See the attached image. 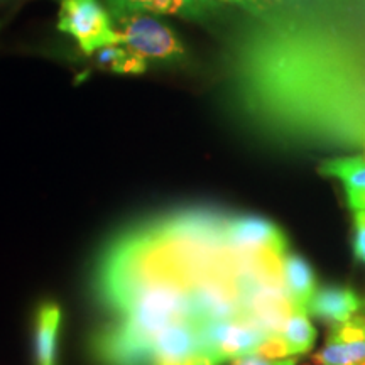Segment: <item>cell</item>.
Wrapping results in <instances>:
<instances>
[{
    "label": "cell",
    "mask_w": 365,
    "mask_h": 365,
    "mask_svg": "<svg viewBox=\"0 0 365 365\" xmlns=\"http://www.w3.org/2000/svg\"><path fill=\"white\" fill-rule=\"evenodd\" d=\"M93 56L98 68L118 75H143L149 70V61L124 44L105 46Z\"/></svg>",
    "instance_id": "15"
},
{
    "label": "cell",
    "mask_w": 365,
    "mask_h": 365,
    "mask_svg": "<svg viewBox=\"0 0 365 365\" xmlns=\"http://www.w3.org/2000/svg\"><path fill=\"white\" fill-rule=\"evenodd\" d=\"M319 175L336 178L344 185L346 202L354 210H365V158L341 156L319 164Z\"/></svg>",
    "instance_id": "13"
},
{
    "label": "cell",
    "mask_w": 365,
    "mask_h": 365,
    "mask_svg": "<svg viewBox=\"0 0 365 365\" xmlns=\"http://www.w3.org/2000/svg\"><path fill=\"white\" fill-rule=\"evenodd\" d=\"M230 365H296V359H266L262 355L249 354L244 357L230 360Z\"/></svg>",
    "instance_id": "19"
},
{
    "label": "cell",
    "mask_w": 365,
    "mask_h": 365,
    "mask_svg": "<svg viewBox=\"0 0 365 365\" xmlns=\"http://www.w3.org/2000/svg\"><path fill=\"white\" fill-rule=\"evenodd\" d=\"M220 2L240 9L245 16L254 19H269L286 7V0H220Z\"/></svg>",
    "instance_id": "17"
},
{
    "label": "cell",
    "mask_w": 365,
    "mask_h": 365,
    "mask_svg": "<svg viewBox=\"0 0 365 365\" xmlns=\"http://www.w3.org/2000/svg\"><path fill=\"white\" fill-rule=\"evenodd\" d=\"M281 281L293 307L307 308L318 289L317 274L309 262L289 250L281 259Z\"/></svg>",
    "instance_id": "14"
},
{
    "label": "cell",
    "mask_w": 365,
    "mask_h": 365,
    "mask_svg": "<svg viewBox=\"0 0 365 365\" xmlns=\"http://www.w3.org/2000/svg\"><path fill=\"white\" fill-rule=\"evenodd\" d=\"M354 230V254L360 262H365V210H355Z\"/></svg>",
    "instance_id": "18"
},
{
    "label": "cell",
    "mask_w": 365,
    "mask_h": 365,
    "mask_svg": "<svg viewBox=\"0 0 365 365\" xmlns=\"http://www.w3.org/2000/svg\"><path fill=\"white\" fill-rule=\"evenodd\" d=\"M220 70L228 107L264 139L365 148V16L286 0L228 34Z\"/></svg>",
    "instance_id": "1"
},
{
    "label": "cell",
    "mask_w": 365,
    "mask_h": 365,
    "mask_svg": "<svg viewBox=\"0 0 365 365\" xmlns=\"http://www.w3.org/2000/svg\"><path fill=\"white\" fill-rule=\"evenodd\" d=\"M190 301L196 322H220L244 317L234 277L227 274H210L196 281L190 287Z\"/></svg>",
    "instance_id": "7"
},
{
    "label": "cell",
    "mask_w": 365,
    "mask_h": 365,
    "mask_svg": "<svg viewBox=\"0 0 365 365\" xmlns=\"http://www.w3.org/2000/svg\"><path fill=\"white\" fill-rule=\"evenodd\" d=\"M63 309L54 301H43L34 312L33 341L36 365H58V340Z\"/></svg>",
    "instance_id": "12"
},
{
    "label": "cell",
    "mask_w": 365,
    "mask_h": 365,
    "mask_svg": "<svg viewBox=\"0 0 365 365\" xmlns=\"http://www.w3.org/2000/svg\"><path fill=\"white\" fill-rule=\"evenodd\" d=\"M58 29L75 39L86 56H93L105 46L122 44L102 0H59Z\"/></svg>",
    "instance_id": "4"
},
{
    "label": "cell",
    "mask_w": 365,
    "mask_h": 365,
    "mask_svg": "<svg viewBox=\"0 0 365 365\" xmlns=\"http://www.w3.org/2000/svg\"><path fill=\"white\" fill-rule=\"evenodd\" d=\"M279 335L287 345L289 355L307 354L317 341V330L308 318L307 308L294 307Z\"/></svg>",
    "instance_id": "16"
},
{
    "label": "cell",
    "mask_w": 365,
    "mask_h": 365,
    "mask_svg": "<svg viewBox=\"0 0 365 365\" xmlns=\"http://www.w3.org/2000/svg\"><path fill=\"white\" fill-rule=\"evenodd\" d=\"M90 352L100 365H154V345L120 319L91 336Z\"/></svg>",
    "instance_id": "6"
},
{
    "label": "cell",
    "mask_w": 365,
    "mask_h": 365,
    "mask_svg": "<svg viewBox=\"0 0 365 365\" xmlns=\"http://www.w3.org/2000/svg\"><path fill=\"white\" fill-rule=\"evenodd\" d=\"M182 365H217V364L213 362L210 357H207L205 354H200V355H195V357L188 359Z\"/></svg>",
    "instance_id": "20"
},
{
    "label": "cell",
    "mask_w": 365,
    "mask_h": 365,
    "mask_svg": "<svg viewBox=\"0 0 365 365\" xmlns=\"http://www.w3.org/2000/svg\"><path fill=\"white\" fill-rule=\"evenodd\" d=\"M222 242L234 257L244 261L281 262L289 250L284 232L267 218L228 215L222 222Z\"/></svg>",
    "instance_id": "3"
},
{
    "label": "cell",
    "mask_w": 365,
    "mask_h": 365,
    "mask_svg": "<svg viewBox=\"0 0 365 365\" xmlns=\"http://www.w3.org/2000/svg\"><path fill=\"white\" fill-rule=\"evenodd\" d=\"M362 308L364 301L352 287L335 284L317 289V293L309 299L307 312L330 325H336V323L349 322Z\"/></svg>",
    "instance_id": "11"
},
{
    "label": "cell",
    "mask_w": 365,
    "mask_h": 365,
    "mask_svg": "<svg viewBox=\"0 0 365 365\" xmlns=\"http://www.w3.org/2000/svg\"><path fill=\"white\" fill-rule=\"evenodd\" d=\"M317 365H365V314L331 325L328 339L313 355Z\"/></svg>",
    "instance_id": "8"
},
{
    "label": "cell",
    "mask_w": 365,
    "mask_h": 365,
    "mask_svg": "<svg viewBox=\"0 0 365 365\" xmlns=\"http://www.w3.org/2000/svg\"><path fill=\"white\" fill-rule=\"evenodd\" d=\"M110 12L113 26L122 44L143 56L149 63L159 65H182L188 59V49L180 36L159 19L158 14L129 7L124 0H102Z\"/></svg>",
    "instance_id": "2"
},
{
    "label": "cell",
    "mask_w": 365,
    "mask_h": 365,
    "mask_svg": "<svg viewBox=\"0 0 365 365\" xmlns=\"http://www.w3.org/2000/svg\"><path fill=\"white\" fill-rule=\"evenodd\" d=\"M364 309H365V303H364Z\"/></svg>",
    "instance_id": "21"
},
{
    "label": "cell",
    "mask_w": 365,
    "mask_h": 365,
    "mask_svg": "<svg viewBox=\"0 0 365 365\" xmlns=\"http://www.w3.org/2000/svg\"><path fill=\"white\" fill-rule=\"evenodd\" d=\"M267 336L261 327L244 317L202 323L203 354L217 365L255 354Z\"/></svg>",
    "instance_id": "5"
},
{
    "label": "cell",
    "mask_w": 365,
    "mask_h": 365,
    "mask_svg": "<svg viewBox=\"0 0 365 365\" xmlns=\"http://www.w3.org/2000/svg\"><path fill=\"white\" fill-rule=\"evenodd\" d=\"M200 354H203L202 322L196 319H176L154 340V365H182Z\"/></svg>",
    "instance_id": "9"
},
{
    "label": "cell",
    "mask_w": 365,
    "mask_h": 365,
    "mask_svg": "<svg viewBox=\"0 0 365 365\" xmlns=\"http://www.w3.org/2000/svg\"><path fill=\"white\" fill-rule=\"evenodd\" d=\"M129 7L148 11L158 16H173L178 19L202 26H217L227 17V4L220 0H124Z\"/></svg>",
    "instance_id": "10"
}]
</instances>
